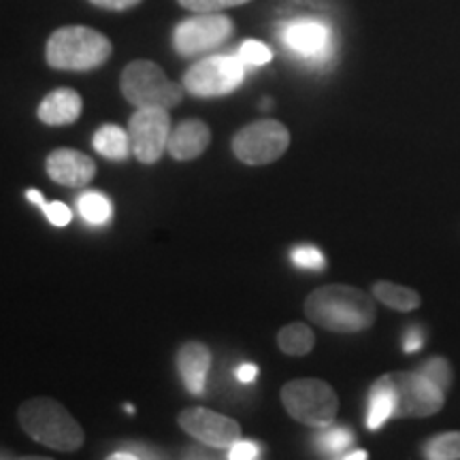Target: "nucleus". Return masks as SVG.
I'll list each match as a JSON object with an SVG mask.
<instances>
[{
  "label": "nucleus",
  "mask_w": 460,
  "mask_h": 460,
  "mask_svg": "<svg viewBox=\"0 0 460 460\" xmlns=\"http://www.w3.org/2000/svg\"><path fill=\"white\" fill-rule=\"evenodd\" d=\"M43 214L48 216V220L54 224V226H66V224H71L73 220L71 209H68L65 203H60V200H54V203L45 205Z\"/></svg>",
  "instance_id": "c85d7f7f"
},
{
  "label": "nucleus",
  "mask_w": 460,
  "mask_h": 460,
  "mask_svg": "<svg viewBox=\"0 0 460 460\" xmlns=\"http://www.w3.org/2000/svg\"><path fill=\"white\" fill-rule=\"evenodd\" d=\"M376 298V296H373ZM365 290L348 284L320 286L305 298L303 312L320 329L331 332H362L377 318L376 301Z\"/></svg>",
  "instance_id": "f257e3e1"
},
{
  "label": "nucleus",
  "mask_w": 460,
  "mask_h": 460,
  "mask_svg": "<svg viewBox=\"0 0 460 460\" xmlns=\"http://www.w3.org/2000/svg\"><path fill=\"white\" fill-rule=\"evenodd\" d=\"M124 99L137 109H172L183 101V85L171 82L166 73L152 60H132L119 79Z\"/></svg>",
  "instance_id": "39448f33"
},
{
  "label": "nucleus",
  "mask_w": 460,
  "mask_h": 460,
  "mask_svg": "<svg viewBox=\"0 0 460 460\" xmlns=\"http://www.w3.org/2000/svg\"><path fill=\"white\" fill-rule=\"evenodd\" d=\"M390 418H394L393 393L379 382H373L369 390V410H367V427L379 430Z\"/></svg>",
  "instance_id": "aec40b11"
},
{
  "label": "nucleus",
  "mask_w": 460,
  "mask_h": 460,
  "mask_svg": "<svg viewBox=\"0 0 460 460\" xmlns=\"http://www.w3.org/2000/svg\"><path fill=\"white\" fill-rule=\"evenodd\" d=\"M424 456L429 460H460V430L430 437L424 444Z\"/></svg>",
  "instance_id": "4be33fe9"
},
{
  "label": "nucleus",
  "mask_w": 460,
  "mask_h": 460,
  "mask_svg": "<svg viewBox=\"0 0 460 460\" xmlns=\"http://www.w3.org/2000/svg\"><path fill=\"white\" fill-rule=\"evenodd\" d=\"M111 460H137V458H143L141 454H132V452H126V450H119V452H113Z\"/></svg>",
  "instance_id": "72a5a7b5"
},
{
  "label": "nucleus",
  "mask_w": 460,
  "mask_h": 460,
  "mask_svg": "<svg viewBox=\"0 0 460 460\" xmlns=\"http://www.w3.org/2000/svg\"><path fill=\"white\" fill-rule=\"evenodd\" d=\"M234 22L224 13H197L180 22L172 32V48L183 58H194L220 48L233 37Z\"/></svg>",
  "instance_id": "1a4fd4ad"
},
{
  "label": "nucleus",
  "mask_w": 460,
  "mask_h": 460,
  "mask_svg": "<svg viewBox=\"0 0 460 460\" xmlns=\"http://www.w3.org/2000/svg\"><path fill=\"white\" fill-rule=\"evenodd\" d=\"M422 343H424L422 331H420V329H410V331H407L405 339H402V349H405L407 354H413V352H418L420 348H422Z\"/></svg>",
  "instance_id": "7c9ffc66"
},
{
  "label": "nucleus",
  "mask_w": 460,
  "mask_h": 460,
  "mask_svg": "<svg viewBox=\"0 0 460 460\" xmlns=\"http://www.w3.org/2000/svg\"><path fill=\"white\" fill-rule=\"evenodd\" d=\"M20 427L31 439L56 452H75L84 446L85 433L82 424L75 420L65 405L37 396L22 402L17 411Z\"/></svg>",
  "instance_id": "f03ea898"
},
{
  "label": "nucleus",
  "mask_w": 460,
  "mask_h": 460,
  "mask_svg": "<svg viewBox=\"0 0 460 460\" xmlns=\"http://www.w3.org/2000/svg\"><path fill=\"white\" fill-rule=\"evenodd\" d=\"M226 456L230 460H254L261 456V446L254 444V441H247L241 437L237 444H233L228 447Z\"/></svg>",
  "instance_id": "cd10ccee"
},
{
  "label": "nucleus",
  "mask_w": 460,
  "mask_h": 460,
  "mask_svg": "<svg viewBox=\"0 0 460 460\" xmlns=\"http://www.w3.org/2000/svg\"><path fill=\"white\" fill-rule=\"evenodd\" d=\"M94 7L107 9V11H128L137 4H141V0H90Z\"/></svg>",
  "instance_id": "c756f323"
},
{
  "label": "nucleus",
  "mask_w": 460,
  "mask_h": 460,
  "mask_svg": "<svg viewBox=\"0 0 460 460\" xmlns=\"http://www.w3.org/2000/svg\"><path fill=\"white\" fill-rule=\"evenodd\" d=\"M113 54L105 34L88 26H62L45 45V60L56 71H94Z\"/></svg>",
  "instance_id": "7ed1b4c3"
},
{
  "label": "nucleus",
  "mask_w": 460,
  "mask_h": 460,
  "mask_svg": "<svg viewBox=\"0 0 460 460\" xmlns=\"http://www.w3.org/2000/svg\"><path fill=\"white\" fill-rule=\"evenodd\" d=\"M290 256H292V262L301 269H315V271H320V269H324V264H326L324 254H322L318 247H314V245L295 247Z\"/></svg>",
  "instance_id": "bb28decb"
},
{
  "label": "nucleus",
  "mask_w": 460,
  "mask_h": 460,
  "mask_svg": "<svg viewBox=\"0 0 460 460\" xmlns=\"http://www.w3.org/2000/svg\"><path fill=\"white\" fill-rule=\"evenodd\" d=\"M354 444V435L349 429H343V427H326L324 433L318 435V439H315V446L320 447V452L329 454V456H337V458H343V454L349 450V446Z\"/></svg>",
  "instance_id": "5701e85b"
},
{
  "label": "nucleus",
  "mask_w": 460,
  "mask_h": 460,
  "mask_svg": "<svg viewBox=\"0 0 460 460\" xmlns=\"http://www.w3.org/2000/svg\"><path fill=\"white\" fill-rule=\"evenodd\" d=\"M234 376H237V379H239L241 384H252L258 377V367L256 365H250V362H245V365L239 367Z\"/></svg>",
  "instance_id": "2f4dec72"
},
{
  "label": "nucleus",
  "mask_w": 460,
  "mask_h": 460,
  "mask_svg": "<svg viewBox=\"0 0 460 460\" xmlns=\"http://www.w3.org/2000/svg\"><path fill=\"white\" fill-rule=\"evenodd\" d=\"M279 399L290 418L314 429L332 427L339 411V396L324 379H290L281 388Z\"/></svg>",
  "instance_id": "20e7f679"
},
{
  "label": "nucleus",
  "mask_w": 460,
  "mask_h": 460,
  "mask_svg": "<svg viewBox=\"0 0 460 460\" xmlns=\"http://www.w3.org/2000/svg\"><path fill=\"white\" fill-rule=\"evenodd\" d=\"M394 399V418H429L441 411L446 393L420 371H394L377 377Z\"/></svg>",
  "instance_id": "423d86ee"
},
{
  "label": "nucleus",
  "mask_w": 460,
  "mask_h": 460,
  "mask_svg": "<svg viewBox=\"0 0 460 460\" xmlns=\"http://www.w3.org/2000/svg\"><path fill=\"white\" fill-rule=\"evenodd\" d=\"M177 424L209 447L228 450L230 446L241 439V424L237 420L222 416V413L205 410V407H188L177 416Z\"/></svg>",
  "instance_id": "9b49d317"
},
{
  "label": "nucleus",
  "mask_w": 460,
  "mask_h": 460,
  "mask_svg": "<svg viewBox=\"0 0 460 460\" xmlns=\"http://www.w3.org/2000/svg\"><path fill=\"white\" fill-rule=\"evenodd\" d=\"M239 58L245 62V65L262 66V65H269V62L273 60V51L261 41L247 39V41L239 48Z\"/></svg>",
  "instance_id": "a878e982"
},
{
  "label": "nucleus",
  "mask_w": 460,
  "mask_h": 460,
  "mask_svg": "<svg viewBox=\"0 0 460 460\" xmlns=\"http://www.w3.org/2000/svg\"><path fill=\"white\" fill-rule=\"evenodd\" d=\"M171 130L169 109L146 107L132 113L128 135L135 158L143 164H156L169 147Z\"/></svg>",
  "instance_id": "9d476101"
},
{
  "label": "nucleus",
  "mask_w": 460,
  "mask_h": 460,
  "mask_svg": "<svg viewBox=\"0 0 460 460\" xmlns=\"http://www.w3.org/2000/svg\"><path fill=\"white\" fill-rule=\"evenodd\" d=\"M77 209L84 220L92 224V226H105L113 217L111 200L101 192H84L77 199Z\"/></svg>",
  "instance_id": "412c9836"
},
{
  "label": "nucleus",
  "mask_w": 460,
  "mask_h": 460,
  "mask_svg": "<svg viewBox=\"0 0 460 460\" xmlns=\"http://www.w3.org/2000/svg\"><path fill=\"white\" fill-rule=\"evenodd\" d=\"M92 147L101 154L102 158L113 160V163H124L132 154L130 135L122 126L105 124L92 137Z\"/></svg>",
  "instance_id": "f3484780"
},
{
  "label": "nucleus",
  "mask_w": 460,
  "mask_h": 460,
  "mask_svg": "<svg viewBox=\"0 0 460 460\" xmlns=\"http://www.w3.org/2000/svg\"><path fill=\"white\" fill-rule=\"evenodd\" d=\"M418 371L422 373V376H427L430 382L437 384L444 393L452 386V379H454L452 365L446 358H441V356H433V358L424 360Z\"/></svg>",
  "instance_id": "b1692460"
},
{
  "label": "nucleus",
  "mask_w": 460,
  "mask_h": 460,
  "mask_svg": "<svg viewBox=\"0 0 460 460\" xmlns=\"http://www.w3.org/2000/svg\"><path fill=\"white\" fill-rule=\"evenodd\" d=\"M211 143V128L203 119H183L171 130L169 137V154L172 160L188 163V160L199 158Z\"/></svg>",
  "instance_id": "2eb2a0df"
},
{
  "label": "nucleus",
  "mask_w": 460,
  "mask_h": 460,
  "mask_svg": "<svg viewBox=\"0 0 460 460\" xmlns=\"http://www.w3.org/2000/svg\"><path fill=\"white\" fill-rule=\"evenodd\" d=\"M290 146V130L278 119H258L233 137V154L243 164L262 166L279 160Z\"/></svg>",
  "instance_id": "6e6552de"
},
{
  "label": "nucleus",
  "mask_w": 460,
  "mask_h": 460,
  "mask_svg": "<svg viewBox=\"0 0 460 460\" xmlns=\"http://www.w3.org/2000/svg\"><path fill=\"white\" fill-rule=\"evenodd\" d=\"M245 79V62L239 56H209L183 75V88L199 99L226 96Z\"/></svg>",
  "instance_id": "0eeeda50"
},
{
  "label": "nucleus",
  "mask_w": 460,
  "mask_h": 460,
  "mask_svg": "<svg viewBox=\"0 0 460 460\" xmlns=\"http://www.w3.org/2000/svg\"><path fill=\"white\" fill-rule=\"evenodd\" d=\"M281 39L303 58H324L331 51V31L315 20H295L284 26Z\"/></svg>",
  "instance_id": "ddd939ff"
},
{
  "label": "nucleus",
  "mask_w": 460,
  "mask_h": 460,
  "mask_svg": "<svg viewBox=\"0 0 460 460\" xmlns=\"http://www.w3.org/2000/svg\"><path fill=\"white\" fill-rule=\"evenodd\" d=\"M84 102L77 90L58 88L49 92L37 109V118L45 126H71L82 115Z\"/></svg>",
  "instance_id": "dca6fc26"
},
{
  "label": "nucleus",
  "mask_w": 460,
  "mask_h": 460,
  "mask_svg": "<svg viewBox=\"0 0 460 460\" xmlns=\"http://www.w3.org/2000/svg\"><path fill=\"white\" fill-rule=\"evenodd\" d=\"M315 345V332L303 322H292L278 332V348L288 356H307Z\"/></svg>",
  "instance_id": "6ab92c4d"
},
{
  "label": "nucleus",
  "mask_w": 460,
  "mask_h": 460,
  "mask_svg": "<svg viewBox=\"0 0 460 460\" xmlns=\"http://www.w3.org/2000/svg\"><path fill=\"white\" fill-rule=\"evenodd\" d=\"M365 458H369V452L365 450H352L343 454V460H365Z\"/></svg>",
  "instance_id": "f704fd0d"
},
{
  "label": "nucleus",
  "mask_w": 460,
  "mask_h": 460,
  "mask_svg": "<svg viewBox=\"0 0 460 460\" xmlns=\"http://www.w3.org/2000/svg\"><path fill=\"white\" fill-rule=\"evenodd\" d=\"M177 373L183 379V386L190 394H203L207 373L211 367V349L200 341H188L177 349Z\"/></svg>",
  "instance_id": "4468645a"
},
{
  "label": "nucleus",
  "mask_w": 460,
  "mask_h": 460,
  "mask_svg": "<svg viewBox=\"0 0 460 460\" xmlns=\"http://www.w3.org/2000/svg\"><path fill=\"white\" fill-rule=\"evenodd\" d=\"M183 9L194 11V13H220L224 9L241 7V4L252 3V0H177Z\"/></svg>",
  "instance_id": "393cba45"
},
{
  "label": "nucleus",
  "mask_w": 460,
  "mask_h": 460,
  "mask_svg": "<svg viewBox=\"0 0 460 460\" xmlns=\"http://www.w3.org/2000/svg\"><path fill=\"white\" fill-rule=\"evenodd\" d=\"M45 171L56 183L66 188H84L94 180L96 163L77 149H54L45 160Z\"/></svg>",
  "instance_id": "f8f14e48"
},
{
  "label": "nucleus",
  "mask_w": 460,
  "mask_h": 460,
  "mask_svg": "<svg viewBox=\"0 0 460 460\" xmlns=\"http://www.w3.org/2000/svg\"><path fill=\"white\" fill-rule=\"evenodd\" d=\"M124 411H126V413H135V407H132V405H124Z\"/></svg>",
  "instance_id": "c9c22d12"
},
{
  "label": "nucleus",
  "mask_w": 460,
  "mask_h": 460,
  "mask_svg": "<svg viewBox=\"0 0 460 460\" xmlns=\"http://www.w3.org/2000/svg\"><path fill=\"white\" fill-rule=\"evenodd\" d=\"M26 199L31 200V203L37 205V207H41V209H45V205H48V203H45V197H43L41 192H39V190H28Z\"/></svg>",
  "instance_id": "473e14b6"
},
{
  "label": "nucleus",
  "mask_w": 460,
  "mask_h": 460,
  "mask_svg": "<svg viewBox=\"0 0 460 460\" xmlns=\"http://www.w3.org/2000/svg\"><path fill=\"white\" fill-rule=\"evenodd\" d=\"M373 296L394 312H413L422 305V296L411 288L394 284V281H376L373 284Z\"/></svg>",
  "instance_id": "a211bd4d"
}]
</instances>
